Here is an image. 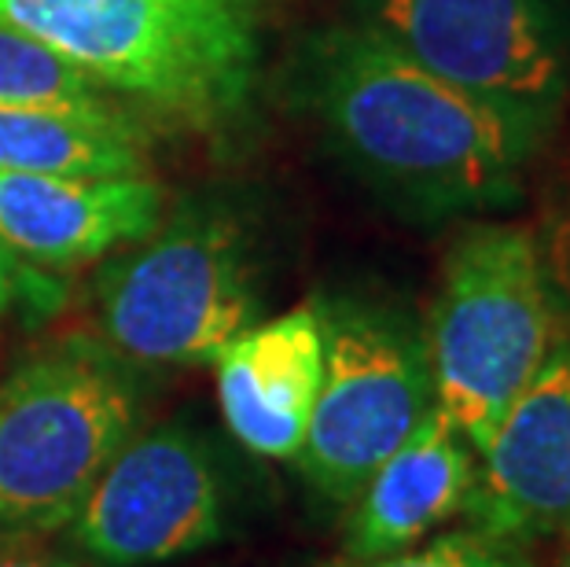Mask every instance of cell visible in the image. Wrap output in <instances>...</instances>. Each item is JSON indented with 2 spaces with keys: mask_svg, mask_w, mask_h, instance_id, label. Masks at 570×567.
Masks as SVG:
<instances>
[{
  "mask_svg": "<svg viewBox=\"0 0 570 567\" xmlns=\"http://www.w3.org/2000/svg\"><path fill=\"white\" fill-rule=\"evenodd\" d=\"M140 383L92 335L33 350L0 383V541L63 530L137 436Z\"/></svg>",
  "mask_w": 570,
  "mask_h": 567,
  "instance_id": "obj_4",
  "label": "cell"
},
{
  "mask_svg": "<svg viewBox=\"0 0 570 567\" xmlns=\"http://www.w3.org/2000/svg\"><path fill=\"white\" fill-rule=\"evenodd\" d=\"M225 476L185 424L137 431L92 482L70 541L104 567H151L225 538Z\"/></svg>",
  "mask_w": 570,
  "mask_h": 567,
  "instance_id": "obj_8",
  "label": "cell"
},
{
  "mask_svg": "<svg viewBox=\"0 0 570 567\" xmlns=\"http://www.w3.org/2000/svg\"><path fill=\"white\" fill-rule=\"evenodd\" d=\"M332 567H530L527 557L512 546L490 541L475 530L431 538L428 546H412L383 560H338Z\"/></svg>",
  "mask_w": 570,
  "mask_h": 567,
  "instance_id": "obj_15",
  "label": "cell"
},
{
  "mask_svg": "<svg viewBox=\"0 0 570 567\" xmlns=\"http://www.w3.org/2000/svg\"><path fill=\"white\" fill-rule=\"evenodd\" d=\"M217 402L228 431L250 453L295 461L306 442L324 380V329L317 306H295L250 324L214 358Z\"/></svg>",
  "mask_w": 570,
  "mask_h": 567,
  "instance_id": "obj_11",
  "label": "cell"
},
{
  "mask_svg": "<svg viewBox=\"0 0 570 567\" xmlns=\"http://www.w3.org/2000/svg\"><path fill=\"white\" fill-rule=\"evenodd\" d=\"M0 567H78L56 549H45L38 541H0Z\"/></svg>",
  "mask_w": 570,
  "mask_h": 567,
  "instance_id": "obj_18",
  "label": "cell"
},
{
  "mask_svg": "<svg viewBox=\"0 0 570 567\" xmlns=\"http://www.w3.org/2000/svg\"><path fill=\"white\" fill-rule=\"evenodd\" d=\"M0 174H148L140 126L118 107L81 111L0 100Z\"/></svg>",
  "mask_w": 570,
  "mask_h": 567,
  "instance_id": "obj_13",
  "label": "cell"
},
{
  "mask_svg": "<svg viewBox=\"0 0 570 567\" xmlns=\"http://www.w3.org/2000/svg\"><path fill=\"white\" fill-rule=\"evenodd\" d=\"M287 86L332 159L409 222L515 207L556 129L449 86L357 22L309 33Z\"/></svg>",
  "mask_w": 570,
  "mask_h": 567,
  "instance_id": "obj_1",
  "label": "cell"
},
{
  "mask_svg": "<svg viewBox=\"0 0 570 567\" xmlns=\"http://www.w3.org/2000/svg\"><path fill=\"white\" fill-rule=\"evenodd\" d=\"M324 329V380L295 461L332 501H354L368 476L434 409L428 335L391 299L313 303Z\"/></svg>",
  "mask_w": 570,
  "mask_h": 567,
  "instance_id": "obj_6",
  "label": "cell"
},
{
  "mask_svg": "<svg viewBox=\"0 0 570 567\" xmlns=\"http://www.w3.org/2000/svg\"><path fill=\"white\" fill-rule=\"evenodd\" d=\"M67 287L59 276L38 265L22 262L4 239H0V313H30V317H45L63 306Z\"/></svg>",
  "mask_w": 570,
  "mask_h": 567,
  "instance_id": "obj_16",
  "label": "cell"
},
{
  "mask_svg": "<svg viewBox=\"0 0 570 567\" xmlns=\"http://www.w3.org/2000/svg\"><path fill=\"white\" fill-rule=\"evenodd\" d=\"M541 239L523 225L475 222L442 258L428 335L434 405L468 439L490 442L563 329Z\"/></svg>",
  "mask_w": 570,
  "mask_h": 567,
  "instance_id": "obj_3",
  "label": "cell"
},
{
  "mask_svg": "<svg viewBox=\"0 0 570 567\" xmlns=\"http://www.w3.org/2000/svg\"><path fill=\"white\" fill-rule=\"evenodd\" d=\"M464 516L475 535L523 549L570 538V335L556 340L479 450Z\"/></svg>",
  "mask_w": 570,
  "mask_h": 567,
  "instance_id": "obj_9",
  "label": "cell"
},
{
  "mask_svg": "<svg viewBox=\"0 0 570 567\" xmlns=\"http://www.w3.org/2000/svg\"><path fill=\"white\" fill-rule=\"evenodd\" d=\"M350 22L479 100L549 126L563 111L567 0H350Z\"/></svg>",
  "mask_w": 570,
  "mask_h": 567,
  "instance_id": "obj_7",
  "label": "cell"
},
{
  "mask_svg": "<svg viewBox=\"0 0 570 567\" xmlns=\"http://www.w3.org/2000/svg\"><path fill=\"white\" fill-rule=\"evenodd\" d=\"M538 239L544 251V265H549L556 299H560V313L570 317V199L552 214L549 228H544V236Z\"/></svg>",
  "mask_w": 570,
  "mask_h": 567,
  "instance_id": "obj_17",
  "label": "cell"
},
{
  "mask_svg": "<svg viewBox=\"0 0 570 567\" xmlns=\"http://www.w3.org/2000/svg\"><path fill=\"white\" fill-rule=\"evenodd\" d=\"M0 22L96 89L191 129L233 123L258 86L254 0H0Z\"/></svg>",
  "mask_w": 570,
  "mask_h": 567,
  "instance_id": "obj_2",
  "label": "cell"
},
{
  "mask_svg": "<svg viewBox=\"0 0 570 567\" xmlns=\"http://www.w3.org/2000/svg\"><path fill=\"white\" fill-rule=\"evenodd\" d=\"M563 567H570V553H567V564H563Z\"/></svg>",
  "mask_w": 570,
  "mask_h": 567,
  "instance_id": "obj_19",
  "label": "cell"
},
{
  "mask_svg": "<svg viewBox=\"0 0 570 567\" xmlns=\"http://www.w3.org/2000/svg\"><path fill=\"white\" fill-rule=\"evenodd\" d=\"M475 450L439 413L420 428L368 476L354 498L346 527V560H383L420 546L449 516L464 512L475 482Z\"/></svg>",
  "mask_w": 570,
  "mask_h": 567,
  "instance_id": "obj_12",
  "label": "cell"
},
{
  "mask_svg": "<svg viewBox=\"0 0 570 567\" xmlns=\"http://www.w3.org/2000/svg\"><path fill=\"white\" fill-rule=\"evenodd\" d=\"M166 214L148 174H0V239L38 270H75L140 244Z\"/></svg>",
  "mask_w": 570,
  "mask_h": 567,
  "instance_id": "obj_10",
  "label": "cell"
},
{
  "mask_svg": "<svg viewBox=\"0 0 570 567\" xmlns=\"http://www.w3.org/2000/svg\"><path fill=\"white\" fill-rule=\"evenodd\" d=\"M262 306L258 236L225 196H188L96 276L104 343L140 365H203Z\"/></svg>",
  "mask_w": 570,
  "mask_h": 567,
  "instance_id": "obj_5",
  "label": "cell"
},
{
  "mask_svg": "<svg viewBox=\"0 0 570 567\" xmlns=\"http://www.w3.org/2000/svg\"><path fill=\"white\" fill-rule=\"evenodd\" d=\"M0 100L8 104H56L81 107V111H104L111 100L96 89L89 78L48 52L27 33L0 22Z\"/></svg>",
  "mask_w": 570,
  "mask_h": 567,
  "instance_id": "obj_14",
  "label": "cell"
}]
</instances>
